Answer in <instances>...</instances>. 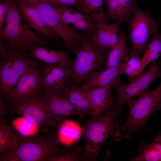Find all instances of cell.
Instances as JSON below:
<instances>
[{
  "instance_id": "cell-21",
  "label": "cell",
  "mask_w": 161,
  "mask_h": 161,
  "mask_svg": "<svg viewBox=\"0 0 161 161\" xmlns=\"http://www.w3.org/2000/svg\"><path fill=\"white\" fill-rule=\"evenodd\" d=\"M58 128L57 134L59 142L67 145L75 143L83 133L82 127L73 120H64Z\"/></svg>"
},
{
  "instance_id": "cell-1",
  "label": "cell",
  "mask_w": 161,
  "mask_h": 161,
  "mask_svg": "<svg viewBox=\"0 0 161 161\" xmlns=\"http://www.w3.org/2000/svg\"><path fill=\"white\" fill-rule=\"evenodd\" d=\"M7 8L6 20L0 44L6 41L8 45L27 52L31 46H39L49 48H59L58 42H49L39 35L28 25L19 11L14 0H6Z\"/></svg>"
},
{
  "instance_id": "cell-12",
  "label": "cell",
  "mask_w": 161,
  "mask_h": 161,
  "mask_svg": "<svg viewBox=\"0 0 161 161\" xmlns=\"http://www.w3.org/2000/svg\"><path fill=\"white\" fill-rule=\"evenodd\" d=\"M43 93L50 92L65 90L70 83L71 69L59 64H43Z\"/></svg>"
},
{
  "instance_id": "cell-34",
  "label": "cell",
  "mask_w": 161,
  "mask_h": 161,
  "mask_svg": "<svg viewBox=\"0 0 161 161\" xmlns=\"http://www.w3.org/2000/svg\"><path fill=\"white\" fill-rule=\"evenodd\" d=\"M83 0H51V2L58 3L72 7L75 9L80 4Z\"/></svg>"
},
{
  "instance_id": "cell-18",
  "label": "cell",
  "mask_w": 161,
  "mask_h": 161,
  "mask_svg": "<svg viewBox=\"0 0 161 161\" xmlns=\"http://www.w3.org/2000/svg\"><path fill=\"white\" fill-rule=\"evenodd\" d=\"M122 22L117 21L111 24H103L98 27L96 32L90 36L91 39L100 46L111 48L118 41L120 26Z\"/></svg>"
},
{
  "instance_id": "cell-30",
  "label": "cell",
  "mask_w": 161,
  "mask_h": 161,
  "mask_svg": "<svg viewBox=\"0 0 161 161\" xmlns=\"http://www.w3.org/2000/svg\"><path fill=\"white\" fill-rule=\"evenodd\" d=\"M73 24L76 28L84 32L90 36L93 35L98 28L97 21L91 16Z\"/></svg>"
},
{
  "instance_id": "cell-9",
  "label": "cell",
  "mask_w": 161,
  "mask_h": 161,
  "mask_svg": "<svg viewBox=\"0 0 161 161\" xmlns=\"http://www.w3.org/2000/svg\"><path fill=\"white\" fill-rule=\"evenodd\" d=\"M161 77L160 66L157 61L151 63L147 70L136 78L124 84L120 82L112 85L116 93V99L114 109L117 117L121 113L123 105L129 100L138 97L148 92L151 84L155 80Z\"/></svg>"
},
{
  "instance_id": "cell-32",
  "label": "cell",
  "mask_w": 161,
  "mask_h": 161,
  "mask_svg": "<svg viewBox=\"0 0 161 161\" xmlns=\"http://www.w3.org/2000/svg\"><path fill=\"white\" fill-rule=\"evenodd\" d=\"M12 112L8 103L0 97V123L6 122V119Z\"/></svg>"
},
{
  "instance_id": "cell-28",
  "label": "cell",
  "mask_w": 161,
  "mask_h": 161,
  "mask_svg": "<svg viewBox=\"0 0 161 161\" xmlns=\"http://www.w3.org/2000/svg\"><path fill=\"white\" fill-rule=\"evenodd\" d=\"M106 7L104 13L105 21L109 24L111 21H120L127 23V21L118 0H104Z\"/></svg>"
},
{
  "instance_id": "cell-19",
  "label": "cell",
  "mask_w": 161,
  "mask_h": 161,
  "mask_svg": "<svg viewBox=\"0 0 161 161\" xmlns=\"http://www.w3.org/2000/svg\"><path fill=\"white\" fill-rule=\"evenodd\" d=\"M63 92L77 110L79 117L90 114L91 109L88 95L80 86L70 83Z\"/></svg>"
},
{
  "instance_id": "cell-13",
  "label": "cell",
  "mask_w": 161,
  "mask_h": 161,
  "mask_svg": "<svg viewBox=\"0 0 161 161\" xmlns=\"http://www.w3.org/2000/svg\"><path fill=\"white\" fill-rule=\"evenodd\" d=\"M18 8L28 25L39 35L51 42L60 37L46 23L39 11L24 0H14Z\"/></svg>"
},
{
  "instance_id": "cell-31",
  "label": "cell",
  "mask_w": 161,
  "mask_h": 161,
  "mask_svg": "<svg viewBox=\"0 0 161 161\" xmlns=\"http://www.w3.org/2000/svg\"><path fill=\"white\" fill-rule=\"evenodd\" d=\"M120 2L127 21L129 24L135 10L138 7L137 0H118Z\"/></svg>"
},
{
  "instance_id": "cell-14",
  "label": "cell",
  "mask_w": 161,
  "mask_h": 161,
  "mask_svg": "<svg viewBox=\"0 0 161 161\" xmlns=\"http://www.w3.org/2000/svg\"><path fill=\"white\" fill-rule=\"evenodd\" d=\"M42 95L58 127L67 117L72 115L79 116L78 112L63 92H46Z\"/></svg>"
},
{
  "instance_id": "cell-16",
  "label": "cell",
  "mask_w": 161,
  "mask_h": 161,
  "mask_svg": "<svg viewBox=\"0 0 161 161\" xmlns=\"http://www.w3.org/2000/svg\"><path fill=\"white\" fill-rule=\"evenodd\" d=\"M28 50L34 58L43 64H61L71 69L74 60L67 50H54L39 46H31Z\"/></svg>"
},
{
  "instance_id": "cell-29",
  "label": "cell",
  "mask_w": 161,
  "mask_h": 161,
  "mask_svg": "<svg viewBox=\"0 0 161 161\" xmlns=\"http://www.w3.org/2000/svg\"><path fill=\"white\" fill-rule=\"evenodd\" d=\"M82 150L80 146H76L70 151H63L50 158L49 161H83L82 155L80 154Z\"/></svg>"
},
{
  "instance_id": "cell-5",
  "label": "cell",
  "mask_w": 161,
  "mask_h": 161,
  "mask_svg": "<svg viewBox=\"0 0 161 161\" xmlns=\"http://www.w3.org/2000/svg\"><path fill=\"white\" fill-rule=\"evenodd\" d=\"M126 103L129 108L128 116L120 129L126 132L124 137L128 138L132 133H139L141 129L146 126L151 115L161 109V82L153 91Z\"/></svg>"
},
{
  "instance_id": "cell-10",
  "label": "cell",
  "mask_w": 161,
  "mask_h": 161,
  "mask_svg": "<svg viewBox=\"0 0 161 161\" xmlns=\"http://www.w3.org/2000/svg\"><path fill=\"white\" fill-rule=\"evenodd\" d=\"M151 11H143L137 8L132 15L129 25L131 44L130 53L140 56L152 34L157 30L159 23L152 17Z\"/></svg>"
},
{
  "instance_id": "cell-4",
  "label": "cell",
  "mask_w": 161,
  "mask_h": 161,
  "mask_svg": "<svg viewBox=\"0 0 161 161\" xmlns=\"http://www.w3.org/2000/svg\"><path fill=\"white\" fill-rule=\"evenodd\" d=\"M9 55L0 59V97L7 102L12 91L25 71L41 67L31 55L8 45Z\"/></svg>"
},
{
  "instance_id": "cell-23",
  "label": "cell",
  "mask_w": 161,
  "mask_h": 161,
  "mask_svg": "<svg viewBox=\"0 0 161 161\" xmlns=\"http://www.w3.org/2000/svg\"><path fill=\"white\" fill-rule=\"evenodd\" d=\"M21 137L8 123L6 122L0 123V152L5 150L15 151Z\"/></svg>"
},
{
  "instance_id": "cell-2",
  "label": "cell",
  "mask_w": 161,
  "mask_h": 161,
  "mask_svg": "<svg viewBox=\"0 0 161 161\" xmlns=\"http://www.w3.org/2000/svg\"><path fill=\"white\" fill-rule=\"evenodd\" d=\"M110 49L96 44L88 35L85 37L74 53L76 56L71 69L70 83L81 86L93 75L106 68Z\"/></svg>"
},
{
  "instance_id": "cell-27",
  "label": "cell",
  "mask_w": 161,
  "mask_h": 161,
  "mask_svg": "<svg viewBox=\"0 0 161 161\" xmlns=\"http://www.w3.org/2000/svg\"><path fill=\"white\" fill-rule=\"evenodd\" d=\"M143 69L140 56L133 53H130L125 61L122 64V74L127 76L130 81L139 76Z\"/></svg>"
},
{
  "instance_id": "cell-26",
  "label": "cell",
  "mask_w": 161,
  "mask_h": 161,
  "mask_svg": "<svg viewBox=\"0 0 161 161\" xmlns=\"http://www.w3.org/2000/svg\"><path fill=\"white\" fill-rule=\"evenodd\" d=\"M50 3L61 18L69 25L74 24L90 16L86 14L73 9L67 5L58 3Z\"/></svg>"
},
{
  "instance_id": "cell-11",
  "label": "cell",
  "mask_w": 161,
  "mask_h": 161,
  "mask_svg": "<svg viewBox=\"0 0 161 161\" xmlns=\"http://www.w3.org/2000/svg\"><path fill=\"white\" fill-rule=\"evenodd\" d=\"M43 80L41 66L27 69L11 93L8 103L22 97L41 95L43 94Z\"/></svg>"
},
{
  "instance_id": "cell-20",
  "label": "cell",
  "mask_w": 161,
  "mask_h": 161,
  "mask_svg": "<svg viewBox=\"0 0 161 161\" xmlns=\"http://www.w3.org/2000/svg\"><path fill=\"white\" fill-rule=\"evenodd\" d=\"M126 37L123 27L120 28L118 40L109 52L106 62V68L117 66L124 63L129 55Z\"/></svg>"
},
{
  "instance_id": "cell-22",
  "label": "cell",
  "mask_w": 161,
  "mask_h": 161,
  "mask_svg": "<svg viewBox=\"0 0 161 161\" xmlns=\"http://www.w3.org/2000/svg\"><path fill=\"white\" fill-rule=\"evenodd\" d=\"M140 155L132 158L133 161H161V131L149 144L141 143L138 149Z\"/></svg>"
},
{
  "instance_id": "cell-25",
  "label": "cell",
  "mask_w": 161,
  "mask_h": 161,
  "mask_svg": "<svg viewBox=\"0 0 161 161\" xmlns=\"http://www.w3.org/2000/svg\"><path fill=\"white\" fill-rule=\"evenodd\" d=\"M157 31L153 33L152 39L143 51L144 55L141 59L143 69L149 63L157 61L161 56V35Z\"/></svg>"
},
{
  "instance_id": "cell-17",
  "label": "cell",
  "mask_w": 161,
  "mask_h": 161,
  "mask_svg": "<svg viewBox=\"0 0 161 161\" xmlns=\"http://www.w3.org/2000/svg\"><path fill=\"white\" fill-rule=\"evenodd\" d=\"M122 64L117 66L106 68L93 75L84 85L80 86L82 89L102 87L120 82L122 75Z\"/></svg>"
},
{
  "instance_id": "cell-15",
  "label": "cell",
  "mask_w": 161,
  "mask_h": 161,
  "mask_svg": "<svg viewBox=\"0 0 161 161\" xmlns=\"http://www.w3.org/2000/svg\"><path fill=\"white\" fill-rule=\"evenodd\" d=\"M112 85L83 89L89 100L92 118H96L106 112L114 109V104L112 95Z\"/></svg>"
},
{
  "instance_id": "cell-24",
  "label": "cell",
  "mask_w": 161,
  "mask_h": 161,
  "mask_svg": "<svg viewBox=\"0 0 161 161\" xmlns=\"http://www.w3.org/2000/svg\"><path fill=\"white\" fill-rule=\"evenodd\" d=\"M104 1V0H83L75 9L93 18L97 21L98 27L106 24L103 10Z\"/></svg>"
},
{
  "instance_id": "cell-7",
  "label": "cell",
  "mask_w": 161,
  "mask_h": 161,
  "mask_svg": "<svg viewBox=\"0 0 161 161\" xmlns=\"http://www.w3.org/2000/svg\"><path fill=\"white\" fill-rule=\"evenodd\" d=\"M24 0L39 11L47 24L62 40L65 48L74 53L81 41L88 34L76 31L65 23L49 1Z\"/></svg>"
},
{
  "instance_id": "cell-6",
  "label": "cell",
  "mask_w": 161,
  "mask_h": 161,
  "mask_svg": "<svg viewBox=\"0 0 161 161\" xmlns=\"http://www.w3.org/2000/svg\"><path fill=\"white\" fill-rule=\"evenodd\" d=\"M53 130L43 135L22 137L17 149L12 152L20 161H49L63 152L59 147L58 134Z\"/></svg>"
},
{
  "instance_id": "cell-33",
  "label": "cell",
  "mask_w": 161,
  "mask_h": 161,
  "mask_svg": "<svg viewBox=\"0 0 161 161\" xmlns=\"http://www.w3.org/2000/svg\"><path fill=\"white\" fill-rule=\"evenodd\" d=\"M0 161H20L16 154L9 150L0 152Z\"/></svg>"
},
{
  "instance_id": "cell-8",
  "label": "cell",
  "mask_w": 161,
  "mask_h": 161,
  "mask_svg": "<svg viewBox=\"0 0 161 161\" xmlns=\"http://www.w3.org/2000/svg\"><path fill=\"white\" fill-rule=\"evenodd\" d=\"M42 94L38 96L21 98L8 104L12 112L28 119L42 130L48 132L58 127Z\"/></svg>"
},
{
  "instance_id": "cell-3",
  "label": "cell",
  "mask_w": 161,
  "mask_h": 161,
  "mask_svg": "<svg viewBox=\"0 0 161 161\" xmlns=\"http://www.w3.org/2000/svg\"><path fill=\"white\" fill-rule=\"evenodd\" d=\"M118 121L114 109L84 123L82 127L85 139V149L82 154L83 161L96 160L99 149L109 138L113 137L117 141L121 139Z\"/></svg>"
},
{
  "instance_id": "cell-35",
  "label": "cell",
  "mask_w": 161,
  "mask_h": 161,
  "mask_svg": "<svg viewBox=\"0 0 161 161\" xmlns=\"http://www.w3.org/2000/svg\"><path fill=\"white\" fill-rule=\"evenodd\" d=\"M49 1H50L51 0H47Z\"/></svg>"
}]
</instances>
